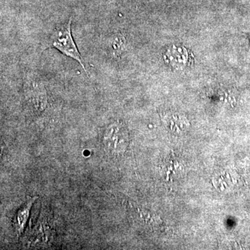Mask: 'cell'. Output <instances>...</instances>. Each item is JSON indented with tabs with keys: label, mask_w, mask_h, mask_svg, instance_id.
<instances>
[{
	"label": "cell",
	"mask_w": 250,
	"mask_h": 250,
	"mask_svg": "<svg viewBox=\"0 0 250 250\" xmlns=\"http://www.w3.org/2000/svg\"><path fill=\"white\" fill-rule=\"evenodd\" d=\"M221 189H222V190H224V189H225V188H224V187H223V184H222V188H221Z\"/></svg>",
	"instance_id": "obj_7"
},
{
	"label": "cell",
	"mask_w": 250,
	"mask_h": 250,
	"mask_svg": "<svg viewBox=\"0 0 250 250\" xmlns=\"http://www.w3.org/2000/svg\"><path fill=\"white\" fill-rule=\"evenodd\" d=\"M224 185L225 186V187H227V186H228V184H227L226 183H225V182H224L223 183Z\"/></svg>",
	"instance_id": "obj_8"
},
{
	"label": "cell",
	"mask_w": 250,
	"mask_h": 250,
	"mask_svg": "<svg viewBox=\"0 0 250 250\" xmlns=\"http://www.w3.org/2000/svg\"><path fill=\"white\" fill-rule=\"evenodd\" d=\"M72 18L68 22L57 27L49 38L51 47L57 49L64 55L77 61L86 72L85 62L82 59L72 35Z\"/></svg>",
	"instance_id": "obj_1"
},
{
	"label": "cell",
	"mask_w": 250,
	"mask_h": 250,
	"mask_svg": "<svg viewBox=\"0 0 250 250\" xmlns=\"http://www.w3.org/2000/svg\"><path fill=\"white\" fill-rule=\"evenodd\" d=\"M124 136L125 130L122 123L116 122L107 125L104 130L102 137L103 146L106 152L112 154L121 152L126 143Z\"/></svg>",
	"instance_id": "obj_2"
},
{
	"label": "cell",
	"mask_w": 250,
	"mask_h": 250,
	"mask_svg": "<svg viewBox=\"0 0 250 250\" xmlns=\"http://www.w3.org/2000/svg\"><path fill=\"white\" fill-rule=\"evenodd\" d=\"M38 197H27V200L16 212L13 220V225L15 231L18 236H21L24 231L28 220H29L30 211L34 202Z\"/></svg>",
	"instance_id": "obj_3"
},
{
	"label": "cell",
	"mask_w": 250,
	"mask_h": 250,
	"mask_svg": "<svg viewBox=\"0 0 250 250\" xmlns=\"http://www.w3.org/2000/svg\"><path fill=\"white\" fill-rule=\"evenodd\" d=\"M174 125V123L173 121H171V125H170V129H172V128H173V126Z\"/></svg>",
	"instance_id": "obj_5"
},
{
	"label": "cell",
	"mask_w": 250,
	"mask_h": 250,
	"mask_svg": "<svg viewBox=\"0 0 250 250\" xmlns=\"http://www.w3.org/2000/svg\"><path fill=\"white\" fill-rule=\"evenodd\" d=\"M126 46V40L121 34L114 35L108 42V52L112 56L118 57L124 52Z\"/></svg>",
	"instance_id": "obj_4"
},
{
	"label": "cell",
	"mask_w": 250,
	"mask_h": 250,
	"mask_svg": "<svg viewBox=\"0 0 250 250\" xmlns=\"http://www.w3.org/2000/svg\"><path fill=\"white\" fill-rule=\"evenodd\" d=\"M176 127H177V132H180V129H179V128L178 127V126H177V125H175Z\"/></svg>",
	"instance_id": "obj_6"
},
{
	"label": "cell",
	"mask_w": 250,
	"mask_h": 250,
	"mask_svg": "<svg viewBox=\"0 0 250 250\" xmlns=\"http://www.w3.org/2000/svg\"><path fill=\"white\" fill-rule=\"evenodd\" d=\"M227 177H228V178H229V174H227Z\"/></svg>",
	"instance_id": "obj_9"
}]
</instances>
